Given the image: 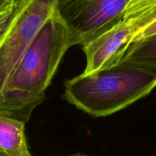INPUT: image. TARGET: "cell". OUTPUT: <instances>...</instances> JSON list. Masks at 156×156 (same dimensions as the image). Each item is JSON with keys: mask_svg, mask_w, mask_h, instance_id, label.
Wrapping results in <instances>:
<instances>
[{"mask_svg": "<svg viewBox=\"0 0 156 156\" xmlns=\"http://www.w3.org/2000/svg\"><path fill=\"white\" fill-rule=\"evenodd\" d=\"M81 40L56 11L42 25L20 58L0 94V110L26 122L45 98L67 51Z\"/></svg>", "mask_w": 156, "mask_h": 156, "instance_id": "6da1fadb", "label": "cell"}, {"mask_svg": "<svg viewBox=\"0 0 156 156\" xmlns=\"http://www.w3.org/2000/svg\"><path fill=\"white\" fill-rule=\"evenodd\" d=\"M155 87L156 72L119 63L67 80L64 98L93 116H106L146 97Z\"/></svg>", "mask_w": 156, "mask_h": 156, "instance_id": "7a4b0ae2", "label": "cell"}, {"mask_svg": "<svg viewBox=\"0 0 156 156\" xmlns=\"http://www.w3.org/2000/svg\"><path fill=\"white\" fill-rule=\"evenodd\" d=\"M57 0H28L15 7L0 41V94L40 28L56 9Z\"/></svg>", "mask_w": 156, "mask_h": 156, "instance_id": "3957f363", "label": "cell"}, {"mask_svg": "<svg viewBox=\"0 0 156 156\" xmlns=\"http://www.w3.org/2000/svg\"><path fill=\"white\" fill-rule=\"evenodd\" d=\"M132 0H57L56 12L81 45L120 22Z\"/></svg>", "mask_w": 156, "mask_h": 156, "instance_id": "277c9868", "label": "cell"}, {"mask_svg": "<svg viewBox=\"0 0 156 156\" xmlns=\"http://www.w3.org/2000/svg\"><path fill=\"white\" fill-rule=\"evenodd\" d=\"M134 37L133 26L122 20L82 44L87 58L84 73L98 71L119 64Z\"/></svg>", "mask_w": 156, "mask_h": 156, "instance_id": "5b68a950", "label": "cell"}, {"mask_svg": "<svg viewBox=\"0 0 156 156\" xmlns=\"http://www.w3.org/2000/svg\"><path fill=\"white\" fill-rule=\"evenodd\" d=\"M25 122L0 110V156H29Z\"/></svg>", "mask_w": 156, "mask_h": 156, "instance_id": "8992f818", "label": "cell"}, {"mask_svg": "<svg viewBox=\"0 0 156 156\" xmlns=\"http://www.w3.org/2000/svg\"><path fill=\"white\" fill-rule=\"evenodd\" d=\"M122 20L134 28L133 41L156 34V0H132Z\"/></svg>", "mask_w": 156, "mask_h": 156, "instance_id": "52a82bcc", "label": "cell"}, {"mask_svg": "<svg viewBox=\"0 0 156 156\" xmlns=\"http://www.w3.org/2000/svg\"><path fill=\"white\" fill-rule=\"evenodd\" d=\"M119 63H127L156 72V34L134 41Z\"/></svg>", "mask_w": 156, "mask_h": 156, "instance_id": "ba28073f", "label": "cell"}, {"mask_svg": "<svg viewBox=\"0 0 156 156\" xmlns=\"http://www.w3.org/2000/svg\"><path fill=\"white\" fill-rule=\"evenodd\" d=\"M14 9L15 7L11 5L0 12V41L11 22L13 12H14Z\"/></svg>", "mask_w": 156, "mask_h": 156, "instance_id": "9c48e42d", "label": "cell"}, {"mask_svg": "<svg viewBox=\"0 0 156 156\" xmlns=\"http://www.w3.org/2000/svg\"><path fill=\"white\" fill-rule=\"evenodd\" d=\"M11 5H12L9 2V0H0V12L5 9Z\"/></svg>", "mask_w": 156, "mask_h": 156, "instance_id": "30bf717a", "label": "cell"}, {"mask_svg": "<svg viewBox=\"0 0 156 156\" xmlns=\"http://www.w3.org/2000/svg\"><path fill=\"white\" fill-rule=\"evenodd\" d=\"M28 0H9V2L12 4L14 7H18L20 5L23 4Z\"/></svg>", "mask_w": 156, "mask_h": 156, "instance_id": "8fae6325", "label": "cell"}, {"mask_svg": "<svg viewBox=\"0 0 156 156\" xmlns=\"http://www.w3.org/2000/svg\"><path fill=\"white\" fill-rule=\"evenodd\" d=\"M70 156H88V155H87V154H80V153H77V154H72V155H70Z\"/></svg>", "mask_w": 156, "mask_h": 156, "instance_id": "7c38bea8", "label": "cell"}, {"mask_svg": "<svg viewBox=\"0 0 156 156\" xmlns=\"http://www.w3.org/2000/svg\"><path fill=\"white\" fill-rule=\"evenodd\" d=\"M29 156H33V155H31V154H30V155Z\"/></svg>", "mask_w": 156, "mask_h": 156, "instance_id": "4fadbf2b", "label": "cell"}]
</instances>
